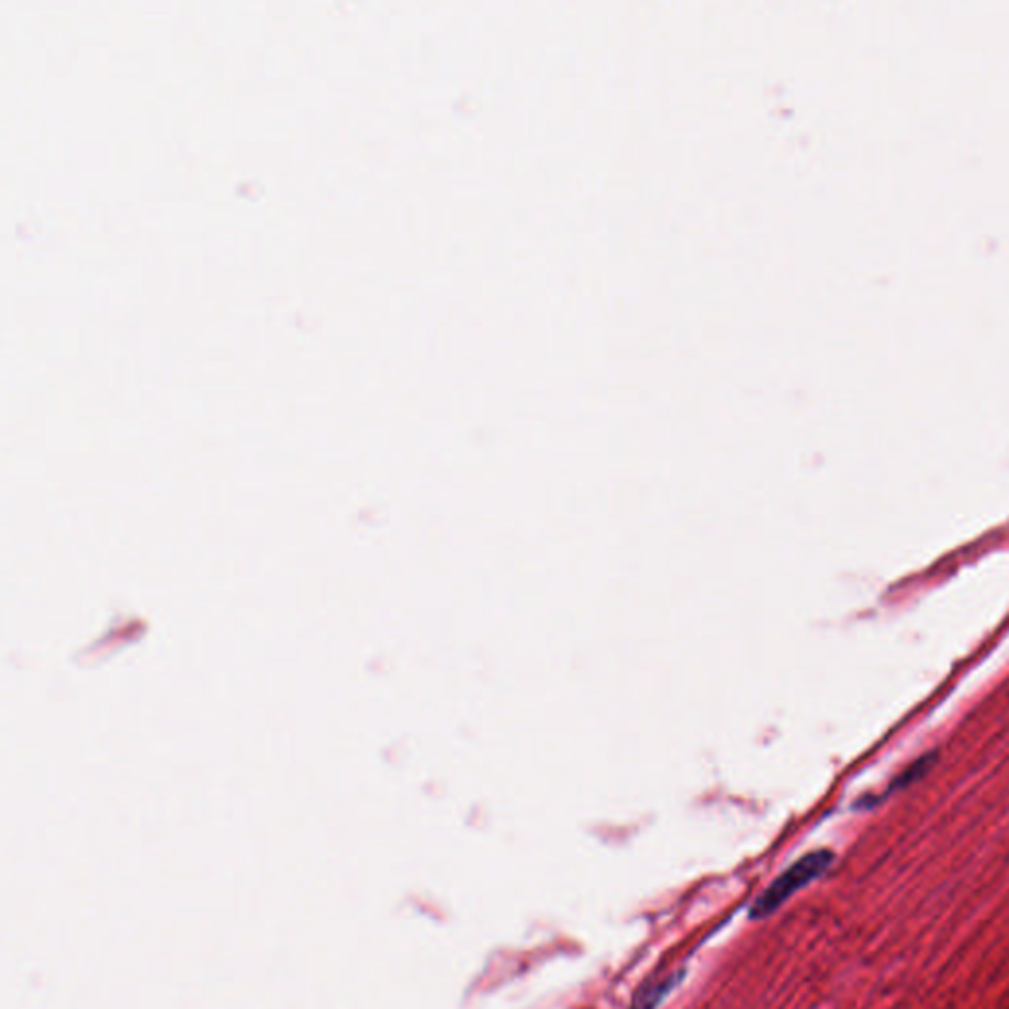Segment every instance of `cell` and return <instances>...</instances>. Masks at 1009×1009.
Instances as JSON below:
<instances>
[{
	"instance_id": "6da1fadb",
	"label": "cell",
	"mask_w": 1009,
	"mask_h": 1009,
	"mask_svg": "<svg viewBox=\"0 0 1009 1009\" xmlns=\"http://www.w3.org/2000/svg\"><path fill=\"white\" fill-rule=\"evenodd\" d=\"M834 862L830 850H817L803 855L795 864L787 867L763 894L753 901L750 909L751 919H765L775 913L781 905L787 904L793 895L812 884L820 875L827 874Z\"/></svg>"
},
{
	"instance_id": "7a4b0ae2",
	"label": "cell",
	"mask_w": 1009,
	"mask_h": 1009,
	"mask_svg": "<svg viewBox=\"0 0 1009 1009\" xmlns=\"http://www.w3.org/2000/svg\"><path fill=\"white\" fill-rule=\"evenodd\" d=\"M684 971L671 972L664 976H653L644 982L635 994L629 1009H657L671 991L683 982Z\"/></svg>"
}]
</instances>
